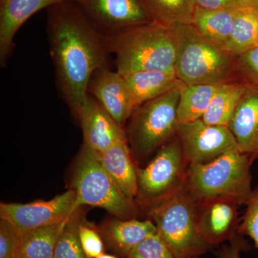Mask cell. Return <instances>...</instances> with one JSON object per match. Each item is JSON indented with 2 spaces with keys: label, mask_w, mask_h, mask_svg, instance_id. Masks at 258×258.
I'll use <instances>...</instances> for the list:
<instances>
[{
  "label": "cell",
  "mask_w": 258,
  "mask_h": 258,
  "mask_svg": "<svg viewBox=\"0 0 258 258\" xmlns=\"http://www.w3.org/2000/svg\"><path fill=\"white\" fill-rule=\"evenodd\" d=\"M47 10L50 54L61 96L76 117L88 96L93 73L108 67L101 34L74 1H64Z\"/></svg>",
  "instance_id": "obj_1"
},
{
  "label": "cell",
  "mask_w": 258,
  "mask_h": 258,
  "mask_svg": "<svg viewBox=\"0 0 258 258\" xmlns=\"http://www.w3.org/2000/svg\"><path fill=\"white\" fill-rule=\"evenodd\" d=\"M115 71L125 75L142 71H175L176 49L171 27L152 22L111 35H102Z\"/></svg>",
  "instance_id": "obj_2"
},
{
  "label": "cell",
  "mask_w": 258,
  "mask_h": 258,
  "mask_svg": "<svg viewBox=\"0 0 258 258\" xmlns=\"http://www.w3.org/2000/svg\"><path fill=\"white\" fill-rule=\"evenodd\" d=\"M175 42L174 71L186 85H218L235 79L237 57L203 36L191 25L171 26Z\"/></svg>",
  "instance_id": "obj_3"
},
{
  "label": "cell",
  "mask_w": 258,
  "mask_h": 258,
  "mask_svg": "<svg viewBox=\"0 0 258 258\" xmlns=\"http://www.w3.org/2000/svg\"><path fill=\"white\" fill-rule=\"evenodd\" d=\"M255 159L234 149L210 162L189 164L185 188L198 202L229 197L246 205L253 191L251 166Z\"/></svg>",
  "instance_id": "obj_4"
},
{
  "label": "cell",
  "mask_w": 258,
  "mask_h": 258,
  "mask_svg": "<svg viewBox=\"0 0 258 258\" xmlns=\"http://www.w3.org/2000/svg\"><path fill=\"white\" fill-rule=\"evenodd\" d=\"M197 207L198 202L184 186L146 210L158 235L175 258L199 257L214 248L199 231Z\"/></svg>",
  "instance_id": "obj_5"
},
{
  "label": "cell",
  "mask_w": 258,
  "mask_h": 258,
  "mask_svg": "<svg viewBox=\"0 0 258 258\" xmlns=\"http://www.w3.org/2000/svg\"><path fill=\"white\" fill-rule=\"evenodd\" d=\"M71 189L76 191V210L83 206L103 209L116 218H135L139 206L120 191L100 161L98 154L83 144L73 170Z\"/></svg>",
  "instance_id": "obj_6"
},
{
  "label": "cell",
  "mask_w": 258,
  "mask_h": 258,
  "mask_svg": "<svg viewBox=\"0 0 258 258\" xmlns=\"http://www.w3.org/2000/svg\"><path fill=\"white\" fill-rule=\"evenodd\" d=\"M179 83L162 96L146 102L134 110L125 129L127 141L134 156L147 157L176 135Z\"/></svg>",
  "instance_id": "obj_7"
},
{
  "label": "cell",
  "mask_w": 258,
  "mask_h": 258,
  "mask_svg": "<svg viewBox=\"0 0 258 258\" xmlns=\"http://www.w3.org/2000/svg\"><path fill=\"white\" fill-rule=\"evenodd\" d=\"M188 166L175 135L159 148L145 167H137L138 191L135 202L139 208L147 210L182 188Z\"/></svg>",
  "instance_id": "obj_8"
},
{
  "label": "cell",
  "mask_w": 258,
  "mask_h": 258,
  "mask_svg": "<svg viewBox=\"0 0 258 258\" xmlns=\"http://www.w3.org/2000/svg\"><path fill=\"white\" fill-rule=\"evenodd\" d=\"M102 35H111L154 22L145 0H76Z\"/></svg>",
  "instance_id": "obj_9"
},
{
  "label": "cell",
  "mask_w": 258,
  "mask_h": 258,
  "mask_svg": "<svg viewBox=\"0 0 258 258\" xmlns=\"http://www.w3.org/2000/svg\"><path fill=\"white\" fill-rule=\"evenodd\" d=\"M176 136L189 164H205L231 149H240L228 127L207 124L202 118L179 122Z\"/></svg>",
  "instance_id": "obj_10"
},
{
  "label": "cell",
  "mask_w": 258,
  "mask_h": 258,
  "mask_svg": "<svg viewBox=\"0 0 258 258\" xmlns=\"http://www.w3.org/2000/svg\"><path fill=\"white\" fill-rule=\"evenodd\" d=\"M76 192L71 189L47 201L0 204V220H6L18 232L69 220L76 211Z\"/></svg>",
  "instance_id": "obj_11"
},
{
  "label": "cell",
  "mask_w": 258,
  "mask_h": 258,
  "mask_svg": "<svg viewBox=\"0 0 258 258\" xmlns=\"http://www.w3.org/2000/svg\"><path fill=\"white\" fill-rule=\"evenodd\" d=\"M198 202V201H197ZM240 204L229 197L198 202L197 221L203 238L212 247L230 241L238 235Z\"/></svg>",
  "instance_id": "obj_12"
},
{
  "label": "cell",
  "mask_w": 258,
  "mask_h": 258,
  "mask_svg": "<svg viewBox=\"0 0 258 258\" xmlns=\"http://www.w3.org/2000/svg\"><path fill=\"white\" fill-rule=\"evenodd\" d=\"M88 93L120 126L124 127L136 107L122 75L108 67L96 70L88 83Z\"/></svg>",
  "instance_id": "obj_13"
},
{
  "label": "cell",
  "mask_w": 258,
  "mask_h": 258,
  "mask_svg": "<svg viewBox=\"0 0 258 258\" xmlns=\"http://www.w3.org/2000/svg\"><path fill=\"white\" fill-rule=\"evenodd\" d=\"M76 118L82 128L83 144L98 154L107 150L120 139H126L125 129L90 94Z\"/></svg>",
  "instance_id": "obj_14"
},
{
  "label": "cell",
  "mask_w": 258,
  "mask_h": 258,
  "mask_svg": "<svg viewBox=\"0 0 258 258\" xmlns=\"http://www.w3.org/2000/svg\"><path fill=\"white\" fill-rule=\"evenodd\" d=\"M64 1L76 0H0V64L5 66L14 47L18 30L32 15Z\"/></svg>",
  "instance_id": "obj_15"
},
{
  "label": "cell",
  "mask_w": 258,
  "mask_h": 258,
  "mask_svg": "<svg viewBox=\"0 0 258 258\" xmlns=\"http://www.w3.org/2000/svg\"><path fill=\"white\" fill-rule=\"evenodd\" d=\"M105 245L119 258H126L129 252L149 236L157 233V227L151 220L109 219L97 227Z\"/></svg>",
  "instance_id": "obj_16"
},
{
  "label": "cell",
  "mask_w": 258,
  "mask_h": 258,
  "mask_svg": "<svg viewBox=\"0 0 258 258\" xmlns=\"http://www.w3.org/2000/svg\"><path fill=\"white\" fill-rule=\"evenodd\" d=\"M241 152L258 157V88L249 86L228 124Z\"/></svg>",
  "instance_id": "obj_17"
},
{
  "label": "cell",
  "mask_w": 258,
  "mask_h": 258,
  "mask_svg": "<svg viewBox=\"0 0 258 258\" xmlns=\"http://www.w3.org/2000/svg\"><path fill=\"white\" fill-rule=\"evenodd\" d=\"M98 154V153H97ZM102 166L125 196L135 200L138 191L137 167L127 139H120L98 154Z\"/></svg>",
  "instance_id": "obj_18"
},
{
  "label": "cell",
  "mask_w": 258,
  "mask_h": 258,
  "mask_svg": "<svg viewBox=\"0 0 258 258\" xmlns=\"http://www.w3.org/2000/svg\"><path fill=\"white\" fill-rule=\"evenodd\" d=\"M123 76L136 108L169 92L180 81L175 71H142Z\"/></svg>",
  "instance_id": "obj_19"
},
{
  "label": "cell",
  "mask_w": 258,
  "mask_h": 258,
  "mask_svg": "<svg viewBox=\"0 0 258 258\" xmlns=\"http://www.w3.org/2000/svg\"><path fill=\"white\" fill-rule=\"evenodd\" d=\"M67 221L18 232L14 258H53L56 244Z\"/></svg>",
  "instance_id": "obj_20"
},
{
  "label": "cell",
  "mask_w": 258,
  "mask_h": 258,
  "mask_svg": "<svg viewBox=\"0 0 258 258\" xmlns=\"http://www.w3.org/2000/svg\"><path fill=\"white\" fill-rule=\"evenodd\" d=\"M248 87L246 83L237 79L219 85L202 119L207 124L228 126L236 107Z\"/></svg>",
  "instance_id": "obj_21"
},
{
  "label": "cell",
  "mask_w": 258,
  "mask_h": 258,
  "mask_svg": "<svg viewBox=\"0 0 258 258\" xmlns=\"http://www.w3.org/2000/svg\"><path fill=\"white\" fill-rule=\"evenodd\" d=\"M258 45V13L245 7L235 8L230 37L224 48L236 56Z\"/></svg>",
  "instance_id": "obj_22"
},
{
  "label": "cell",
  "mask_w": 258,
  "mask_h": 258,
  "mask_svg": "<svg viewBox=\"0 0 258 258\" xmlns=\"http://www.w3.org/2000/svg\"><path fill=\"white\" fill-rule=\"evenodd\" d=\"M235 8L208 10L196 7L191 25L203 36L224 47L232 30Z\"/></svg>",
  "instance_id": "obj_23"
},
{
  "label": "cell",
  "mask_w": 258,
  "mask_h": 258,
  "mask_svg": "<svg viewBox=\"0 0 258 258\" xmlns=\"http://www.w3.org/2000/svg\"><path fill=\"white\" fill-rule=\"evenodd\" d=\"M218 86L186 85L184 83L180 91L178 103V121L187 123L203 118L210 106Z\"/></svg>",
  "instance_id": "obj_24"
},
{
  "label": "cell",
  "mask_w": 258,
  "mask_h": 258,
  "mask_svg": "<svg viewBox=\"0 0 258 258\" xmlns=\"http://www.w3.org/2000/svg\"><path fill=\"white\" fill-rule=\"evenodd\" d=\"M153 20L166 26L191 25L195 6L193 0H145Z\"/></svg>",
  "instance_id": "obj_25"
},
{
  "label": "cell",
  "mask_w": 258,
  "mask_h": 258,
  "mask_svg": "<svg viewBox=\"0 0 258 258\" xmlns=\"http://www.w3.org/2000/svg\"><path fill=\"white\" fill-rule=\"evenodd\" d=\"M83 219L80 208L68 220L56 244L53 258H88L80 240L79 226Z\"/></svg>",
  "instance_id": "obj_26"
},
{
  "label": "cell",
  "mask_w": 258,
  "mask_h": 258,
  "mask_svg": "<svg viewBox=\"0 0 258 258\" xmlns=\"http://www.w3.org/2000/svg\"><path fill=\"white\" fill-rule=\"evenodd\" d=\"M235 79L258 88V46L237 56L235 67Z\"/></svg>",
  "instance_id": "obj_27"
},
{
  "label": "cell",
  "mask_w": 258,
  "mask_h": 258,
  "mask_svg": "<svg viewBox=\"0 0 258 258\" xmlns=\"http://www.w3.org/2000/svg\"><path fill=\"white\" fill-rule=\"evenodd\" d=\"M126 258H175L157 232L142 241Z\"/></svg>",
  "instance_id": "obj_28"
},
{
  "label": "cell",
  "mask_w": 258,
  "mask_h": 258,
  "mask_svg": "<svg viewBox=\"0 0 258 258\" xmlns=\"http://www.w3.org/2000/svg\"><path fill=\"white\" fill-rule=\"evenodd\" d=\"M79 235L83 251L88 258H97L105 253V243L98 228L83 219Z\"/></svg>",
  "instance_id": "obj_29"
},
{
  "label": "cell",
  "mask_w": 258,
  "mask_h": 258,
  "mask_svg": "<svg viewBox=\"0 0 258 258\" xmlns=\"http://www.w3.org/2000/svg\"><path fill=\"white\" fill-rule=\"evenodd\" d=\"M246 206L237 234L248 236L253 241L254 247L258 249V186L252 191Z\"/></svg>",
  "instance_id": "obj_30"
},
{
  "label": "cell",
  "mask_w": 258,
  "mask_h": 258,
  "mask_svg": "<svg viewBox=\"0 0 258 258\" xmlns=\"http://www.w3.org/2000/svg\"><path fill=\"white\" fill-rule=\"evenodd\" d=\"M18 232L12 224L0 220V258H14Z\"/></svg>",
  "instance_id": "obj_31"
},
{
  "label": "cell",
  "mask_w": 258,
  "mask_h": 258,
  "mask_svg": "<svg viewBox=\"0 0 258 258\" xmlns=\"http://www.w3.org/2000/svg\"><path fill=\"white\" fill-rule=\"evenodd\" d=\"M250 246L247 241L242 238L240 235L236 236L233 240L230 241L229 245H223L217 252L218 258H241L240 252L242 251H248Z\"/></svg>",
  "instance_id": "obj_32"
},
{
  "label": "cell",
  "mask_w": 258,
  "mask_h": 258,
  "mask_svg": "<svg viewBox=\"0 0 258 258\" xmlns=\"http://www.w3.org/2000/svg\"><path fill=\"white\" fill-rule=\"evenodd\" d=\"M195 6L208 10L235 9L237 0H193Z\"/></svg>",
  "instance_id": "obj_33"
},
{
  "label": "cell",
  "mask_w": 258,
  "mask_h": 258,
  "mask_svg": "<svg viewBox=\"0 0 258 258\" xmlns=\"http://www.w3.org/2000/svg\"><path fill=\"white\" fill-rule=\"evenodd\" d=\"M237 5L250 8L258 13V0H237Z\"/></svg>",
  "instance_id": "obj_34"
},
{
  "label": "cell",
  "mask_w": 258,
  "mask_h": 258,
  "mask_svg": "<svg viewBox=\"0 0 258 258\" xmlns=\"http://www.w3.org/2000/svg\"><path fill=\"white\" fill-rule=\"evenodd\" d=\"M97 258H119L117 257L115 254H109L106 253L102 254L101 255H100L99 257Z\"/></svg>",
  "instance_id": "obj_35"
},
{
  "label": "cell",
  "mask_w": 258,
  "mask_h": 258,
  "mask_svg": "<svg viewBox=\"0 0 258 258\" xmlns=\"http://www.w3.org/2000/svg\"><path fill=\"white\" fill-rule=\"evenodd\" d=\"M193 258H199V257H193Z\"/></svg>",
  "instance_id": "obj_36"
},
{
  "label": "cell",
  "mask_w": 258,
  "mask_h": 258,
  "mask_svg": "<svg viewBox=\"0 0 258 258\" xmlns=\"http://www.w3.org/2000/svg\"></svg>",
  "instance_id": "obj_37"
},
{
  "label": "cell",
  "mask_w": 258,
  "mask_h": 258,
  "mask_svg": "<svg viewBox=\"0 0 258 258\" xmlns=\"http://www.w3.org/2000/svg\"><path fill=\"white\" fill-rule=\"evenodd\" d=\"M257 46H258V45H257Z\"/></svg>",
  "instance_id": "obj_38"
}]
</instances>
